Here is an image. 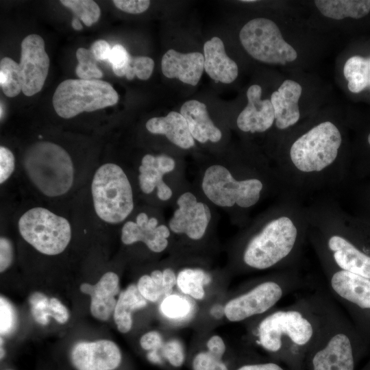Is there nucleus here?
I'll return each instance as SVG.
<instances>
[{
	"label": "nucleus",
	"instance_id": "nucleus-4",
	"mask_svg": "<svg viewBox=\"0 0 370 370\" xmlns=\"http://www.w3.org/2000/svg\"><path fill=\"white\" fill-rule=\"evenodd\" d=\"M258 317L251 327L256 344L289 370H306V356L320 328L311 296Z\"/></svg>",
	"mask_w": 370,
	"mask_h": 370
},
{
	"label": "nucleus",
	"instance_id": "nucleus-10",
	"mask_svg": "<svg viewBox=\"0 0 370 370\" xmlns=\"http://www.w3.org/2000/svg\"><path fill=\"white\" fill-rule=\"evenodd\" d=\"M16 224L23 239L45 255L62 253L71 240L70 221L43 206L27 209L20 215Z\"/></svg>",
	"mask_w": 370,
	"mask_h": 370
},
{
	"label": "nucleus",
	"instance_id": "nucleus-46",
	"mask_svg": "<svg viewBox=\"0 0 370 370\" xmlns=\"http://www.w3.org/2000/svg\"><path fill=\"white\" fill-rule=\"evenodd\" d=\"M111 49L109 43L102 39L95 40L90 48L97 61L108 60Z\"/></svg>",
	"mask_w": 370,
	"mask_h": 370
},
{
	"label": "nucleus",
	"instance_id": "nucleus-41",
	"mask_svg": "<svg viewBox=\"0 0 370 370\" xmlns=\"http://www.w3.org/2000/svg\"><path fill=\"white\" fill-rule=\"evenodd\" d=\"M162 354L168 362L175 367H181L185 359L181 343L177 340H170L162 345Z\"/></svg>",
	"mask_w": 370,
	"mask_h": 370
},
{
	"label": "nucleus",
	"instance_id": "nucleus-16",
	"mask_svg": "<svg viewBox=\"0 0 370 370\" xmlns=\"http://www.w3.org/2000/svg\"><path fill=\"white\" fill-rule=\"evenodd\" d=\"M177 204L178 208L169 221V229L177 234H185L193 240L201 239L212 217L209 207L197 201L190 192L182 194Z\"/></svg>",
	"mask_w": 370,
	"mask_h": 370
},
{
	"label": "nucleus",
	"instance_id": "nucleus-23",
	"mask_svg": "<svg viewBox=\"0 0 370 370\" xmlns=\"http://www.w3.org/2000/svg\"><path fill=\"white\" fill-rule=\"evenodd\" d=\"M204 69L216 82L230 84L237 77V64L226 54L223 41L214 36L204 45Z\"/></svg>",
	"mask_w": 370,
	"mask_h": 370
},
{
	"label": "nucleus",
	"instance_id": "nucleus-6",
	"mask_svg": "<svg viewBox=\"0 0 370 370\" xmlns=\"http://www.w3.org/2000/svg\"><path fill=\"white\" fill-rule=\"evenodd\" d=\"M21 164L27 182L44 198H62L74 189L77 168L69 153L58 144L39 140L30 145Z\"/></svg>",
	"mask_w": 370,
	"mask_h": 370
},
{
	"label": "nucleus",
	"instance_id": "nucleus-3",
	"mask_svg": "<svg viewBox=\"0 0 370 370\" xmlns=\"http://www.w3.org/2000/svg\"><path fill=\"white\" fill-rule=\"evenodd\" d=\"M306 206L308 241L320 264L370 279V234L355 224L332 195H319Z\"/></svg>",
	"mask_w": 370,
	"mask_h": 370
},
{
	"label": "nucleus",
	"instance_id": "nucleus-28",
	"mask_svg": "<svg viewBox=\"0 0 370 370\" xmlns=\"http://www.w3.org/2000/svg\"><path fill=\"white\" fill-rule=\"evenodd\" d=\"M29 302L31 313L39 324L47 325L49 317L61 324L65 323L69 318L68 309L56 297L49 299L45 294L35 292L29 296Z\"/></svg>",
	"mask_w": 370,
	"mask_h": 370
},
{
	"label": "nucleus",
	"instance_id": "nucleus-20",
	"mask_svg": "<svg viewBox=\"0 0 370 370\" xmlns=\"http://www.w3.org/2000/svg\"><path fill=\"white\" fill-rule=\"evenodd\" d=\"M175 166V160L167 155H145L138 167V182L140 190L149 195L156 188L159 199L169 200L173 192L164 182L163 176L174 170Z\"/></svg>",
	"mask_w": 370,
	"mask_h": 370
},
{
	"label": "nucleus",
	"instance_id": "nucleus-49",
	"mask_svg": "<svg viewBox=\"0 0 370 370\" xmlns=\"http://www.w3.org/2000/svg\"><path fill=\"white\" fill-rule=\"evenodd\" d=\"M72 27L75 30H80L82 29V25L79 22L78 18H74L72 21Z\"/></svg>",
	"mask_w": 370,
	"mask_h": 370
},
{
	"label": "nucleus",
	"instance_id": "nucleus-24",
	"mask_svg": "<svg viewBox=\"0 0 370 370\" xmlns=\"http://www.w3.org/2000/svg\"><path fill=\"white\" fill-rule=\"evenodd\" d=\"M180 113L195 140L201 143L208 140L217 143L221 140L222 133L210 119L204 103L194 99L187 101L182 106Z\"/></svg>",
	"mask_w": 370,
	"mask_h": 370
},
{
	"label": "nucleus",
	"instance_id": "nucleus-52",
	"mask_svg": "<svg viewBox=\"0 0 370 370\" xmlns=\"http://www.w3.org/2000/svg\"><path fill=\"white\" fill-rule=\"evenodd\" d=\"M367 143H368L369 145L370 146V132H369V134L367 135Z\"/></svg>",
	"mask_w": 370,
	"mask_h": 370
},
{
	"label": "nucleus",
	"instance_id": "nucleus-11",
	"mask_svg": "<svg viewBox=\"0 0 370 370\" xmlns=\"http://www.w3.org/2000/svg\"><path fill=\"white\" fill-rule=\"evenodd\" d=\"M118 101L112 86L101 79H66L58 86L52 98L55 111L63 119L114 106Z\"/></svg>",
	"mask_w": 370,
	"mask_h": 370
},
{
	"label": "nucleus",
	"instance_id": "nucleus-21",
	"mask_svg": "<svg viewBox=\"0 0 370 370\" xmlns=\"http://www.w3.org/2000/svg\"><path fill=\"white\" fill-rule=\"evenodd\" d=\"M80 291L91 298L90 312L100 321H107L114 314L119 292V278L116 273L109 271L104 273L95 284L83 283Z\"/></svg>",
	"mask_w": 370,
	"mask_h": 370
},
{
	"label": "nucleus",
	"instance_id": "nucleus-9",
	"mask_svg": "<svg viewBox=\"0 0 370 370\" xmlns=\"http://www.w3.org/2000/svg\"><path fill=\"white\" fill-rule=\"evenodd\" d=\"M94 212L106 224L125 221L134 208L133 189L125 171L119 164L106 162L95 171L90 183Z\"/></svg>",
	"mask_w": 370,
	"mask_h": 370
},
{
	"label": "nucleus",
	"instance_id": "nucleus-29",
	"mask_svg": "<svg viewBox=\"0 0 370 370\" xmlns=\"http://www.w3.org/2000/svg\"><path fill=\"white\" fill-rule=\"evenodd\" d=\"M343 75L347 88L352 93H359L370 87V57H349L344 64Z\"/></svg>",
	"mask_w": 370,
	"mask_h": 370
},
{
	"label": "nucleus",
	"instance_id": "nucleus-22",
	"mask_svg": "<svg viewBox=\"0 0 370 370\" xmlns=\"http://www.w3.org/2000/svg\"><path fill=\"white\" fill-rule=\"evenodd\" d=\"M161 67L165 77L195 86L204 69V56L199 52L182 53L169 49L162 58Z\"/></svg>",
	"mask_w": 370,
	"mask_h": 370
},
{
	"label": "nucleus",
	"instance_id": "nucleus-8",
	"mask_svg": "<svg viewBox=\"0 0 370 370\" xmlns=\"http://www.w3.org/2000/svg\"><path fill=\"white\" fill-rule=\"evenodd\" d=\"M304 285L298 268L278 271L230 299L224 306V315L231 322L255 319L275 308L281 299Z\"/></svg>",
	"mask_w": 370,
	"mask_h": 370
},
{
	"label": "nucleus",
	"instance_id": "nucleus-38",
	"mask_svg": "<svg viewBox=\"0 0 370 370\" xmlns=\"http://www.w3.org/2000/svg\"><path fill=\"white\" fill-rule=\"evenodd\" d=\"M0 333L1 336L12 332L16 317L12 305L3 296L0 297Z\"/></svg>",
	"mask_w": 370,
	"mask_h": 370
},
{
	"label": "nucleus",
	"instance_id": "nucleus-12",
	"mask_svg": "<svg viewBox=\"0 0 370 370\" xmlns=\"http://www.w3.org/2000/svg\"><path fill=\"white\" fill-rule=\"evenodd\" d=\"M321 267L330 294L370 343V279L327 264Z\"/></svg>",
	"mask_w": 370,
	"mask_h": 370
},
{
	"label": "nucleus",
	"instance_id": "nucleus-44",
	"mask_svg": "<svg viewBox=\"0 0 370 370\" xmlns=\"http://www.w3.org/2000/svg\"><path fill=\"white\" fill-rule=\"evenodd\" d=\"M140 345L145 350L156 351L163 345L162 336L156 331L148 332L140 337Z\"/></svg>",
	"mask_w": 370,
	"mask_h": 370
},
{
	"label": "nucleus",
	"instance_id": "nucleus-18",
	"mask_svg": "<svg viewBox=\"0 0 370 370\" xmlns=\"http://www.w3.org/2000/svg\"><path fill=\"white\" fill-rule=\"evenodd\" d=\"M260 86L253 84L247 90V104L236 119L238 128L245 133L264 134L275 130V113L270 99H262Z\"/></svg>",
	"mask_w": 370,
	"mask_h": 370
},
{
	"label": "nucleus",
	"instance_id": "nucleus-19",
	"mask_svg": "<svg viewBox=\"0 0 370 370\" xmlns=\"http://www.w3.org/2000/svg\"><path fill=\"white\" fill-rule=\"evenodd\" d=\"M170 229L165 225H158L155 217H149L145 212H140L135 221H127L121 228V241L125 245L143 242L155 253L163 251L168 246L167 238Z\"/></svg>",
	"mask_w": 370,
	"mask_h": 370
},
{
	"label": "nucleus",
	"instance_id": "nucleus-50",
	"mask_svg": "<svg viewBox=\"0 0 370 370\" xmlns=\"http://www.w3.org/2000/svg\"><path fill=\"white\" fill-rule=\"evenodd\" d=\"M362 370H370V360Z\"/></svg>",
	"mask_w": 370,
	"mask_h": 370
},
{
	"label": "nucleus",
	"instance_id": "nucleus-13",
	"mask_svg": "<svg viewBox=\"0 0 370 370\" xmlns=\"http://www.w3.org/2000/svg\"><path fill=\"white\" fill-rule=\"evenodd\" d=\"M245 51L255 60L269 64L285 66L296 62L298 52L288 43L273 20L259 17L245 23L239 32Z\"/></svg>",
	"mask_w": 370,
	"mask_h": 370
},
{
	"label": "nucleus",
	"instance_id": "nucleus-5",
	"mask_svg": "<svg viewBox=\"0 0 370 370\" xmlns=\"http://www.w3.org/2000/svg\"><path fill=\"white\" fill-rule=\"evenodd\" d=\"M310 296L320 328L306 356V370H356L370 343L326 293L317 291Z\"/></svg>",
	"mask_w": 370,
	"mask_h": 370
},
{
	"label": "nucleus",
	"instance_id": "nucleus-37",
	"mask_svg": "<svg viewBox=\"0 0 370 370\" xmlns=\"http://www.w3.org/2000/svg\"><path fill=\"white\" fill-rule=\"evenodd\" d=\"M131 57L132 56L121 45H115L112 47L108 60L116 75L119 77L125 75V70L130 63Z\"/></svg>",
	"mask_w": 370,
	"mask_h": 370
},
{
	"label": "nucleus",
	"instance_id": "nucleus-33",
	"mask_svg": "<svg viewBox=\"0 0 370 370\" xmlns=\"http://www.w3.org/2000/svg\"><path fill=\"white\" fill-rule=\"evenodd\" d=\"M78 64L75 73L82 79H99L103 77V72L97 65V59L90 49L79 47L76 51Z\"/></svg>",
	"mask_w": 370,
	"mask_h": 370
},
{
	"label": "nucleus",
	"instance_id": "nucleus-35",
	"mask_svg": "<svg viewBox=\"0 0 370 370\" xmlns=\"http://www.w3.org/2000/svg\"><path fill=\"white\" fill-rule=\"evenodd\" d=\"M154 61L147 56L131 57L130 63L126 68L125 76L129 80L136 76L142 80L148 79L153 72Z\"/></svg>",
	"mask_w": 370,
	"mask_h": 370
},
{
	"label": "nucleus",
	"instance_id": "nucleus-31",
	"mask_svg": "<svg viewBox=\"0 0 370 370\" xmlns=\"http://www.w3.org/2000/svg\"><path fill=\"white\" fill-rule=\"evenodd\" d=\"M0 85L3 93L9 97H14L22 91V82L19 66L8 57L0 62Z\"/></svg>",
	"mask_w": 370,
	"mask_h": 370
},
{
	"label": "nucleus",
	"instance_id": "nucleus-27",
	"mask_svg": "<svg viewBox=\"0 0 370 370\" xmlns=\"http://www.w3.org/2000/svg\"><path fill=\"white\" fill-rule=\"evenodd\" d=\"M147 300L140 293L137 286L131 284L122 291L117 299L113 317L119 332H128L132 326V312L143 308Z\"/></svg>",
	"mask_w": 370,
	"mask_h": 370
},
{
	"label": "nucleus",
	"instance_id": "nucleus-36",
	"mask_svg": "<svg viewBox=\"0 0 370 370\" xmlns=\"http://www.w3.org/2000/svg\"><path fill=\"white\" fill-rule=\"evenodd\" d=\"M224 354L211 350L197 354L193 360V370H229L222 361Z\"/></svg>",
	"mask_w": 370,
	"mask_h": 370
},
{
	"label": "nucleus",
	"instance_id": "nucleus-42",
	"mask_svg": "<svg viewBox=\"0 0 370 370\" xmlns=\"http://www.w3.org/2000/svg\"><path fill=\"white\" fill-rule=\"evenodd\" d=\"M14 260V247L12 241L8 237L1 236L0 238V272L8 269Z\"/></svg>",
	"mask_w": 370,
	"mask_h": 370
},
{
	"label": "nucleus",
	"instance_id": "nucleus-43",
	"mask_svg": "<svg viewBox=\"0 0 370 370\" xmlns=\"http://www.w3.org/2000/svg\"><path fill=\"white\" fill-rule=\"evenodd\" d=\"M113 3L119 10L130 13L140 14L146 11L150 5L148 0H114Z\"/></svg>",
	"mask_w": 370,
	"mask_h": 370
},
{
	"label": "nucleus",
	"instance_id": "nucleus-34",
	"mask_svg": "<svg viewBox=\"0 0 370 370\" xmlns=\"http://www.w3.org/2000/svg\"><path fill=\"white\" fill-rule=\"evenodd\" d=\"M160 310L168 318L178 319L186 317L190 312L188 301L178 295H171L162 301Z\"/></svg>",
	"mask_w": 370,
	"mask_h": 370
},
{
	"label": "nucleus",
	"instance_id": "nucleus-40",
	"mask_svg": "<svg viewBox=\"0 0 370 370\" xmlns=\"http://www.w3.org/2000/svg\"><path fill=\"white\" fill-rule=\"evenodd\" d=\"M16 160L12 151L8 147H0V184H4L14 174Z\"/></svg>",
	"mask_w": 370,
	"mask_h": 370
},
{
	"label": "nucleus",
	"instance_id": "nucleus-2",
	"mask_svg": "<svg viewBox=\"0 0 370 370\" xmlns=\"http://www.w3.org/2000/svg\"><path fill=\"white\" fill-rule=\"evenodd\" d=\"M295 195L286 193L243 242L240 253L248 270L298 268L308 241L306 206Z\"/></svg>",
	"mask_w": 370,
	"mask_h": 370
},
{
	"label": "nucleus",
	"instance_id": "nucleus-47",
	"mask_svg": "<svg viewBox=\"0 0 370 370\" xmlns=\"http://www.w3.org/2000/svg\"><path fill=\"white\" fill-rule=\"evenodd\" d=\"M175 284H177V275L174 271L171 268L164 269L162 271V290L165 297L172 294Z\"/></svg>",
	"mask_w": 370,
	"mask_h": 370
},
{
	"label": "nucleus",
	"instance_id": "nucleus-17",
	"mask_svg": "<svg viewBox=\"0 0 370 370\" xmlns=\"http://www.w3.org/2000/svg\"><path fill=\"white\" fill-rule=\"evenodd\" d=\"M71 358L77 370H114L120 365L122 356L115 343L99 340L76 343Z\"/></svg>",
	"mask_w": 370,
	"mask_h": 370
},
{
	"label": "nucleus",
	"instance_id": "nucleus-26",
	"mask_svg": "<svg viewBox=\"0 0 370 370\" xmlns=\"http://www.w3.org/2000/svg\"><path fill=\"white\" fill-rule=\"evenodd\" d=\"M314 3L323 16L338 21L361 18L370 12V0H317Z\"/></svg>",
	"mask_w": 370,
	"mask_h": 370
},
{
	"label": "nucleus",
	"instance_id": "nucleus-7",
	"mask_svg": "<svg viewBox=\"0 0 370 370\" xmlns=\"http://www.w3.org/2000/svg\"><path fill=\"white\" fill-rule=\"evenodd\" d=\"M269 186L285 193L275 169L236 178L227 168L220 164L206 169L201 182L204 195L214 204L221 207L236 206L242 209L256 205Z\"/></svg>",
	"mask_w": 370,
	"mask_h": 370
},
{
	"label": "nucleus",
	"instance_id": "nucleus-30",
	"mask_svg": "<svg viewBox=\"0 0 370 370\" xmlns=\"http://www.w3.org/2000/svg\"><path fill=\"white\" fill-rule=\"evenodd\" d=\"M210 281L209 274L201 269L186 268L177 275V286L181 292L197 300L204 297V286Z\"/></svg>",
	"mask_w": 370,
	"mask_h": 370
},
{
	"label": "nucleus",
	"instance_id": "nucleus-1",
	"mask_svg": "<svg viewBox=\"0 0 370 370\" xmlns=\"http://www.w3.org/2000/svg\"><path fill=\"white\" fill-rule=\"evenodd\" d=\"M345 130L340 117L307 118L287 133L273 153L285 193L301 199L339 191L347 173Z\"/></svg>",
	"mask_w": 370,
	"mask_h": 370
},
{
	"label": "nucleus",
	"instance_id": "nucleus-48",
	"mask_svg": "<svg viewBox=\"0 0 370 370\" xmlns=\"http://www.w3.org/2000/svg\"><path fill=\"white\" fill-rule=\"evenodd\" d=\"M150 276L155 283L162 289V271L158 269L153 270L151 271Z\"/></svg>",
	"mask_w": 370,
	"mask_h": 370
},
{
	"label": "nucleus",
	"instance_id": "nucleus-39",
	"mask_svg": "<svg viewBox=\"0 0 370 370\" xmlns=\"http://www.w3.org/2000/svg\"><path fill=\"white\" fill-rule=\"evenodd\" d=\"M136 286L141 295L151 302H156L163 296L162 289L155 283L149 275H142Z\"/></svg>",
	"mask_w": 370,
	"mask_h": 370
},
{
	"label": "nucleus",
	"instance_id": "nucleus-15",
	"mask_svg": "<svg viewBox=\"0 0 370 370\" xmlns=\"http://www.w3.org/2000/svg\"><path fill=\"white\" fill-rule=\"evenodd\" d=\"M302 92L300 83L293 79H286L271 95L278 136L276 145L287 133L304 121L299 106Z\"/></svg>",
	"mask_w": 370,
	"mask_h": 370
},
{
	"label": "nucleus",
	"instance_id": "nucleus-45",
	"mask_svg": "<svg viewBox=\"0 0 370 370\" xmlns=\"http://www.w3.org/2000/svg\"><path fill=\"white\" fill-rule=\"evenodd\" d=\"M236 370H289L284 365L274 360L244 364Z\"/></svg>",
	"mask_w": 370,
	"mask_h": 370
},
{
	"label": "nucleus",
	"instance_id": "nucleus-32",
	"mask_svg": "<svg viewBox=\"0 0 370 370\" xmlns=\"http://www.w3.org/2000/svg\"><path fill=\"white\" fill-rule=\"evenodd\" d=\"M60 2L71 10L88 27L96 23L100 17V8L92 0H62Z\"/></svg>",
	"mask_w": 370,
	"mask_h": 370
},
{
	"label": "nucleus",
	"instance_id": "nucleus-51",
	"mask_svg": "<svg viewBox=\"0 0 370 370\" xmlns=\"http://www.w3.org/2000/svg\"><path fill=\"white\" fill-rule=\"evenodd\" d=\"M256 1H254V0H245V1H241V2H244V3H251V2H256Z\"/></svg>",
	"mask_w": 370,
	"mask_h": 370
},
{
	"label": "nucleus",
	"instance_id": "nucleus-14",
	"mask_svg": "<svg viewBox=\"0 0 370 370\" xmlns=\"http://www.w3.org/2000/svg\"><path fill=\"white\" fill-rule=\"evenodd\" d=\"M18 66L23 93L29 97L40 92L49 68V58L40 36L29 34L23 40Z\"/></svg>",
	"mask_w": 370,
	"mask_h": 370
},
{
	"label": "nucleus",
	"instance_id": "nucleus-25",
	"mask_svg": "<svg viewBox=\"0 0 370 370\" xmlns=\"http://www.w3.org/2000/svg\"><path fill=\"white\" fill-rule=\"evenodd\" d=\"M145 127L151 134L164 135L182 149H188L195 146V139L180 112L172 111L165 116L151 118L146 122Z\"/></svg>",
	"mask_w": 370,
	"mask_h": 370
}]
</instances>
